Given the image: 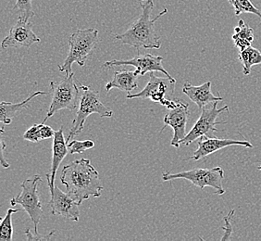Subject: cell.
<instances>
[{
    "label": "cell",
    "instance_id": "obj_4",
    "mask_svg": "<svg viewBox=\"0 0 261 241\" xmlns=\"http://www.w3.org/2000/svg\"><path fill=\"white\" fill-rule=\"evenodd\" d=\"M98 42V31L94 28L77 30L70 35L69 38L70 51L62 65H59L61 73H65L66 76L72 74V64L77 63L80 67L86 65V60Z\"/></svg>",
    "mask_w": 261,
    "mask_h": 241
},
{
    "label": "cell",
    "instance_id": "obj_7",
    "mask_svg": "<svg viewBox=\"0 0 261 241\" xmlns=\"http://www.w3.org/2000/svg\"><path fill=\"white\" fill-rule=\"evenodd\" d=\"M224 178L223 169L218 166L211 169L207 168H197L189 171L181 172L173 174L171 172H165L162 175V180H175V179H186L191 182L193 185L204 189L206 186H211L215 189V195H223L225 189L222 186V181Z\"/></svg>",
    "mask_w": 261,
    "mask_h": 241
},
{
    "label": "cell",
    "instance_id": "obj_2",
    "mask_svg": "<svg viewBox=\"0 0 261 241\" xmlns=\"http://www.w3.org/2000/svg\"><path fill=\"white\" fill-rule=\"evenodd\" d=\"M140 5L143 10L140 17L125 33L116 35L115 38L121 41L122 44L135 47L137 51L140 50H160L161 37L156 35L154 25L161 16L167 14L168 10L164 9L154 19H151V13L154 9V1L147 0Z\"/></svg>",
    "mask_w": 261,
    "mask_h": 241
},
{
    "label": "cell",
    "instance_id": "obj_24",
    "mask_svg": "<svg viewBox=\"0 0 261 241\" xmlns=\"http://www.w3.org/2000/svg\"><path fill=\"white\" fill-rule=\"evenodd\" d=\"M32 1L33 0H17L14 6V9L20 12V16H23L29 20L35 16V12L32 7Z\"/></svg>",
    "mask_w": 261,
    "mask_h": 241
},
{
    "label": "cell",
    "instance_id": "obj_13",
    "mask_svg": "<svg viewBox=\"0 0 261 241\" xmlns=\"http://www.w3.org/2000/svg\"><path fill=\"white\" fill-rule=\"evenodd\" d=\"M51 199L49 205L53 215H60L66 219L79 221L80 209L79 203L67 192L64 193L57 186H48Z\"/></svg>",
    "mask_w": 261,
    "mask_h": 241
},
{
    "label": "cell",
    "instance_id": "obj_5",
    "mask_svg": "<svg viewBox=\"0 0 261 241\" xmlns=\"http://www.w3.org/2000/svg\"><path fill=\"white\" fill-rule=\"evenodd\" d=\"M80 88V103L78 110L76 111V116L72 122V126L70 127L69 136L66 138L67 143L70 142L71 138L75 137L84 130V126L86 119L91 114H98L101 118H111L113 116V111L107 108L100 101L99 93L93 90L90 86H84L78 82Z\"/></svg>",
    "mask_w": 261,
    "mask_h": 241
},
{
    "label": "cell",
    "instance_id": "obj_26",
    "mask_svg": "<svg viewBox=\"0 0 261 241\" xmlns=\"http://www.w3.org/2000/svg\"><path fill=\"white\" fill-rule=\"evenodd\" d=\"M233 215H234V210H231L229 212V214L223 218V221H224L225 225L222 227V229L224 230V235L221 237V241L228 240V239L231 238V233H232L231 220Z\"/></svg>",
    "mask_w": 261,
    "mask_h": 241
},
{
    "label": "cell",
    "instance_id": "obj_20",
    "mask_svg": "<svg viewBox=\"0 0 261 241\" xmlns=\"http://www.w3.org/2000/svg\"><path fill=\"white\" fill-rule=\"evenodd\" d=\"M238 59L243 65V74L248 76L253 66L261 64V52L250 45L244 51H239Z\"/></svg>",
    "mask_w": 261,
    "mask_h": 241
},
{
    "label": "cell",
    "instance_id": "obj_10",
    "mask_svg": "<svg viewBox=\"0 0 261 241\" xmlns=\"http://www.w3.org/2000/svg\"><path fill=\"white\" fill-rule=\"evenodd\" d=\"M163 58L161 56L152 55V54H137L130 60H113L106 61L103 68H112L114 66H135L136 74L138 76H146L147 73L160 71L163 73L166 77H168L171 82L176 84V80L165 70L162 65Z\"/></svg>",
    "mask_w": 261,
    "mask_h": 241
},
{
    "label": "cell",
    "instance_id": "obj_22",
    "mask_svg": "<svg viewBox=\"0 0 261 241\" xmlns=\"http://www.w3.org/2000/svg\"><path fill=\"white\" fill-rule=\"evenodd\" d=\"M234 9L236 16L241 15L243 13H251L257 16L261 20V11L252 3L250 0H228Z\"/></svg>",
    "mask_w": 261,
    "mask_h": 241
},
{
    "label": "cell",
    "instance_id": "obj_25",
    "mask_svg": "<svg viewBox=\"0 0 261 241\" xmlns=\"http://www.w3.org/2000/svg\"><path fill=\"white\" fill-rule=\"evenodd\" d=\"M41 126H42V123L39 125L35 124L32 127H30L28 130H26L25 133L22 135V138L24 140L30 141L33 143L40 142L42 140L40 133Z\"/></svg>",
    "mask_w": 261,
    "mask_h": 241
},
{
    "label": "cell",
    "instance_id": "obj_30",
    "mask_svg": "<svg viewBox=\"0 0 261 241\" xmlns=\"http://www.w3.org/2000/svg\"><path fill=\"white\" fill-rule=\"evenodd\" d=\"M139 1H147V0H139Z\"/></svg>",
    "mask_w": 261,
    "mask_h": 241
},
{
    "label": "cell",
    "instance_id": "obj_29",
    "mask_svg": "<svg viewBox=\"0 0 261 241\" xmlns=\"http://www.w3.org/2000/svg\"><path fill=\"white\" fill-rule=\"evenodd\" d=\"M257 170H259V171H261V165L258 166V167H257Z\"/></svg>",
    "mask_w": 261,
    "mask_h": 241
},
{
    "label": "cell",
    "instance_id": "obj_1",
    "mask_svg": "<svg viewBox=\"0 0 261 241\" xmlns=\"http://www.w3.org/2000/svg\"><path fill=\"white\" fill-rule=\"evenodd\" d=\"M61 184L79 204L86 200L99 198L104 189L98 172L90 160L81 159L64 166L61 173Z\"/></svg>",
    "mask_w": 261,
    "mask_h": 241
},
{
    "label": "cell",
    "instance_id": "obj_12",
    "mask_svg": "<svg viewBox=\"0 0 261 241\" xmlns=\"http://www.w3.org/2000/svg\"><path fill=\"white\" fill-rule=\"evenodd\" d=\"M190 115L189 105L181 100H176V106L167 111L164 117V126L161 131L164 130L167 126H171L173 129V137L171 145L175 148L180 147L181 142L186 134V125Z\"/></svg>",
    "mask_w": 261,
    "mask_h": 241
},
{
    "label": "cell",
    "instance_id": "obj_23",
    "mask_svg": "<svg viewBox=\"0 0 261 241\" xmlns=\"http://www.w3.org/2000/svg\"><path fill=\"white\" fill-rule=\"evenodd\" d=\"M95 147V142L92 140H72L68 143L69 153L70 154H81L86 151L91 150Z\"/></svg>",
    "mask_w": 261,
    "mask_h": 241
},
{
    "label": "cell",
    "instance_id": "obj_8",
    "mask_svg": "<svg viewBox=\"0 0 261 241\" xmlns=\"http://www.w3.org/2000/svg\"><path fill=\"white\" fill-rule=\"evenodd\" d=\"M228 111H229V107L227 105L219 109L218 101L213 102V104L211 106L208 104L205 106L202 109V112L198 120H196V124L192 127L191 130L189 131V133H187L185 138L180 142V145L189 146L194 141L199 139L202 136H214L215 132L218 131L217 125L225 124V122L223 120L218 122L217 120L218 116L220 115L221 112Z\"/></svg>",
    "mask_w": 261,
    "mask_h": 241
},
{
    "label": "cell",
    "instance_id": "obj_3",
    "mask_svg": "<svg viewBox=\"0 0 261 241\" xmlns=\"http://www.w3.org/2000/svg\"><path fill=\"white\" fill-rule=\"evenodd\" d=\"M40 182H42V178L39 175H35L26 179L20 185L21 191L20 194L10 200L11 206H15L17 204L21 205L35 225V234H33L30 229H27L25 231L27 240H50L56 232L52 230L45 236H41L38 233V225L43 216V207L38 195V184Z\"/></svg>",
    "mask_w": 261,
    "mask_h": 241
},
{
    "label": "cell",
    "instance_id": "obj_28",
    "mask_svg": "<svg viewBox=\"0 0 261 241\" xmlns=\"http://www.w3.org/2000/svg\"><path fill=\"white\" fill-rule=\"evenodd\" d=\"M40 133L42 140L49 139V138H52L55 136V131L53 130L50 126H45V124H43V123H42V126H41Z\"/></svg>",
    "mask_w": 261,
    "mask_h": 241
},
{
    "label": "cell",
    "instance_id": "obj_21",
    "mask_svg": "<svg viewBox=\"0 0 261 241\" xmlns=\"http://www.w3.org/2000/svg\"><path fill=\"white\" fill-rule=\"evenodd\" d=\"M20 211V209H9L6 216L1 219V231L0 240L11 241L13 239V226H12V215Z\"/></svg>",
    "mask_w": 261,
    "mask_h": 241
},
{
    "label": "cell",
    "instance_id": "obj_9",
    "mask_svg": "<svg viewBox=\"0 0 261 241\" xmlns=\"http://www.w3.org/2000/svg\"><path fill=\"white\" fill-rule=\"evenodd\" d=\"M149 77V81L143 90L136 94H128L127 99L150 100L154 102L160 103L162 106H165L168 110L174 108L176 106V100L170 101L166 98V95L168 90L171 89V87H174L175 84L171 82L168 77H156L153 73H150Z\"/></svg>",
    "mask_w": 261,
    "mask_h": 241
},
{
    "label": "cell",
    "instance_id": "obj_18",
    "mask_svg": "<svg viewBox=\"0 0 261 241\" xmlns=\"http://www.w3.org/2000/svg\"><path fill=\"white\" fill-rule=\"evenodd\" d=\"M46 93L43 91H37L34 92L32 95H29L26 100L19 102V103H11V102H6L2 101L0 104V120L4 125H10L12 122V118L22 111L23 109L28 108V105L31 101H33L35 98L38 95H45Z\"/></svg>",
    "mask_w": 261,
    "mask_h": 241
},
{
    "label": "cell",
    "instance_id": "obj_6",
    "mask_svg": "<svg viewBox=\"0 0 261 241\" xmlns=\"http://www.w3.org/2000/svg\"><path fill=\"white\" fill-rule=\"evenodd\" d=\"M50 90L52 94L49 109L46 116L42 122L45 124L46 120L61 110H70L77 111L80 102V88L78 82L74 78V73L70 76H66L59 82H50Z\"/></svg>",
    "mask_w": 261,
    "mask_h": 241
},
{
    "label": "cell",
    "instance_id": "obj_17",
    "mask_svg": "<svg viewBox=\"0 0 261 241\" xmlns=\"http://www.w3.org/2000/svg\"><path fill=\"white\" fill-rule=\"evenodd\" d=\"M138 76L136 70H117L114 73L113 79L106 85V91L110 92L112 88H117L130 94V92L138 88Z\"/></svg>",
    "mask_w": 261,
    "mask_h": 241
},
{
    "label": "cell",
    "instance_id": "obj_11",
    "mask_svg": "<svg viewBox=\"0 0 261 241\" xmlns=\"http://www.w3.org/2000/svg\"><path fill=\"white\" fill-rule=\"evenodd\" d=\"M40 41V38L33 31V23L30 20L20 15L17 22L11 27L10 33L2 41L1 46L4 50L10 47L27 49Z\"/></svg>",
    "mask_w": 261,
    "mask_h": 241
},
{
    "label": "cell",
    "instance_id": "obj_19",
    "mask_svg": "<svg viewBox=\"0 0 261 241\" xmlns=\"http://www.w3.org/2000/svg\"><path fill=\"white\" fill-rule=\"evenodd\" d=\"M231 38L239 51H244L250 46L254 41V30L244 20H240L234 28V35L231 36Z\"/></svg>",
    "mask_w": 261,
    "mask_h": 241
},
{
    "label": "cell",
    "instance_id": "obj_15",
    "mask_svg": "<svg viewBox=\"0 0 261 241\" xmlns=\"http://www.w3.org/2000/svg\"><path fill=\"white\" fill-rule=\"evenodd\" d=\"M69 153L68 143L64 137L63 127L55 132L53 137L52 145V161H51L50 174H46L45 177L47 180V186H55L56 175L61 162L64 160L67 154Z\"/></svg>",
    "mask_w": 261,
    "mask_h": 241
},
{
    "label": "cell",
    "instance_id": "obj_27",
    "mask_svg": "<svg viewBox=\"0 0 261 241\" xmlns=\"http://www.w3.org/2000/svg\"><path fill=\"white\" fill-rule=\"evenodd\" d=\"M4 126L1 128V135H0V137H1V165L3 166L4 168H9L10 167V163L8 162V161H6L5 157H4V154H5V150H6V143L5 140H4Z\"/></svg>",
    "mask_w": 261,
    "mask_h": 241
},
{
    "label": "cell",
    "instance_id": "obj_16",
    "mask_svg": "<svg viewBox=\"0 0 261 241\" xmlns=\"http://www.w3.org/2000/svg\"><path fill=\"white\" fill-rule=\"evenodd\" d=\"M182 92L201 110L211 102L223 101V98L213 95L211 92V82H206L205 84L198 86H193L190 83L186 82L182 87Z\"/></svg>",
    "mask_w": 261,
    "mask_h": 241
},
{
    "label": "cell",
    "instance_id": "obj_14",
    "mask_svg": "<svg viewBox=\"0 0 261 241\" xmlns=\"http://www.w3.org/2000/svg\"><path fill=\"white\" fill-rule=\"evenodd\" d=\"M197 150L189 158V160L199 161L206 156L211 155L216 151H221L224 148L230 146H243L246 148H253L250 142L245 140H233L228 138H217L215 136H204L200 137L197 142Z\"/></svg>",
    "mask_w": 261,
    "mask_h": 241
}]
</instances>
